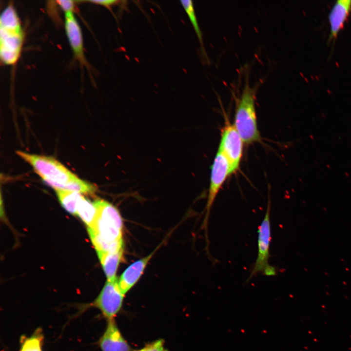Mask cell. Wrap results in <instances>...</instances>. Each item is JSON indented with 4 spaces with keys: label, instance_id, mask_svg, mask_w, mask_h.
<instances>
[{
    "label": "cell",
    "instance_id": "obj_1",
    "mask_svg": "<svg viewBox=\"0 0 351 351\" xmlns=\"http://www.w3.org/2000/svg\"><path fill=\"white\" fill-rule=\"evenodd\" d=\"M94 203L97 210V217L88 230L97 252L113 253L123 249L122 221L119 213L104 200L98 199Z\"/></svg>",
    "mask_w": 351,
    "mask_h": 351
},
{
    "label": "cell",
    "instance_id": "obj_20",
    "mask_svg": "<svg viewBox=\"0 0 351 351\" xmlns=\"http://www.w3.org/2000/svg\"><path fill=\"white\" fill-rule=\"evenodd\" d=\"M124 1H121V0H90L89 2H91L93 3L96 4L98 5H100L103 6H104L106 8L110 9L114 6H116L117 5H120L122 4V2H123Z\"/></svg>",
    "mask_w": 351,
    "mask_h": 351
},
{
    "label": "cell",
    "instance_id": "obj_3",
    "mask_svg": "<svg viewBox=\"0 0 351 351\" xmlns=\"http://www.w3.org/2000/svg\"><path fill=\"white\" fill-rule=\"evenodd\" d=\"M258 85L252 86L246 77L240 97L236 101L234 125L244 144L250 145L261 141L255 110Z\"/></svg>",
    "mask_w": 351,
    "mask_h": 351
},
{
    "label": "cell",
    "instance_id": "obj_19",
    "mask_svg": "<svg viewBox=\"0 0 351 351\" xmlns=\"http://www.w3.org/2000/svg\"><path fill=\"white\" fill-rule=\"evenodd\" d=\"M57 2L64 12V14L74 13L75 9L74 1L61 0H57Z\"/></svg>",
    "mask_w": 351,
    "mask_h": 351
},
{
    "label": "cell",
    "instance_id": "obj_16",
    "mask_svg": "<svg viewBox=\"0 0 351 351\" xmlns=\"http://www.w3.org/2000/svg\"><path fill=\"white\" fill-rule=\"evenodd\" d=\"M59 201L62 206L73 214H77L78 206L83 196L80 193L64 190H56Z\"/></svg>",
    "mask_w": 351,
    "mask_h": 351
},
{
    "label": "cell",
    "instance_id": "obj_18",
    "mask_svg": "<svg viewBox=\"0 0 351 351\" xmlns=\"http://www.w3.org/2000/svg\"><path fill=\"white\" fill-rule=\"evenodd\" d=\"M136 351H168L163 339H158Z\"/></svg>",
    "mask_w": 351,
    "mask_h": 351
},
{
    "label": "cell",
    "instance_id": "obj_8",
    "mask_svg": "<svg viewBox=\"0 0 351 351\" xmlns=\"http://www.w3.org/2000/svg\"><path fill=\"white\" fill-rule=\"evenodd\" d=\"M230 175L231 172L229 162L224 155L218 150L211 167L210 183L204 222L206 225L214 202Z\"/></svg>",
    "mask_w": 351,
    "mask_h": 351
},
{
    "label": "cell",
    "instance_id": "obj_7",
    "mask_svg": "<svg viewBox=\"0 0 351 351\" xmlns=\"http://www.w3.org/2000/svg\"><path fill=\"white\" fill-rule=\"evenodd\" d=\"M124 296L117 279L107 280L92 305L98 309L107 320L113 319L121 309Z\"/></svg>",
    "mask_w": 351,
    "mask_h": 351
},
{
    "label": "cell",
    "instance_id": "obj_14",
    "mask_svg": "<svg viewBox=\"0 0 351 351\" xmlns=\"http://www.w3.org/2000/svg\"><path fill=\"white\" fill-rule=\"evenodd\" d=\"M180 2L185 11L195 32L199 42L202 56L207 61H208L209 59L204 45L202 33L197 21L193 2L190 0H180Z\"/></svg>",
    "mask_w": 351,
    "mask_h": 351
},
{
    "label": "cell",
    "instance_id": "obj_13",
    "mask_svg": "<svg viewBox=\"0 0 351 351\" xmlns=\"http://www.w3.org/2000/svg\"><path fill=\"white\" fill-rule=\"evenodd\" d=\"M123 249L113 252H97L107 280L117 279L116 272L120 261L122 257Z\"/></svg>",
    "mask_w": 351,
    "mask_h": 351
},
{
    "label": "cell",
    "instance_id": "obj_12",
    "mask_svg": "<svg viewBox=\"0 0 351 351\" xmlns=\"http://www.w3.org/2000/svg\"><path fill=\"white\" fill-rule=\"evenodd\" d=\"M152 256V254H151L136 261L122 273L118 280V283L121 291L124 295L138 280Z\"/></svg>",
    "mask_w": 351,
    "mask_h": 351
},
{
    "label": "cell",
    "instance_id": "obj_2",
    "mask_svg": "<svg viewBox=\"0 0 351 351\" xmlns=\"http://www.w3.org/2000/svg\"><path fill=\"white\" fill-rule=\"evenodd\" d=\"M16 154L30 164L49 186L56 190H64L83 193L86 186L66 167L55 158L17 151Z\"/></svg>",
    "mask_w": 351,
    "mask_h": 351
},
{
    "label": "cell",
    "instance_id": "obj_5",
    "mask_svg": "<svg viewBox=\"0 0 351 351\" xmlns=\"http://www.w3.org/2000/svg\"><path fill=\"white\" fill-rule=\"evenodd\" d=\"M269 199L265 216L258 228L257 256L249 279L260 273L266 275H274L276 273L275 268L269 264L271 240V202Z\"/></svg>",
    "mask_w": 351,
    "mask_h": 351
},
{
    "label": "cell",
    "instance_id": "obj_9",
    "mask_svg": "<svg viewBox=\"0 0 351 351\" xmlns=\"http://www.w3.org/2000/svg\"><path fill=\"white\" fill-rule=\"evenodd\" d=\"M65 29L75 58L83 66L88 63L84 56L83 42L80 26L74 13L65 14Z\"/></svg>",
    "mask_w": 351,
    "mask_h": 351
},
{
    "label": "cell",
    "instance_id": "obj_17",
    "mask_svg": "<svg viewBox=\"0 0 351 351\" xmlns=\"http://www.w3.org/2000/svg\"><path fill=\"white\" fill-rule=\"evenodd\" d=\"M40 335L35 334L24 341L20 351H42Z\"/></svg>",
    "mask_w": 351,
    "mask_h": 351
},
{
    "label": "cell",
    "instance_id": "obj_11",
    "mask_svg": "<svg viewBox=\"0 0 351 351\" xmlns=\"http://www.w3.org/2000/svg\"><path fill=\"white\" fill-rule=\"evenodd\" d=\"M351 12V0H338L333 5L329 14L330 33L329 40L336 39L343 28Z\"/></svg>",
    "mask_w": 351,
    "mask_h": 351
},
{
    "label": "cell",
    "instance_id": "obj_10",
    "mask_svg": "<svg viewBox=\"0 0 351 351\" xmlns=\"http://www.w3.org/2000/svg\"><path fill=\"white\" fill-rule=\"evenodd\" d=\"M101 351H131L132 349L122 336L113 319L107 320L105 330L99 340Z\"/></svg>",
    "mask_w": 351,
    "mask_h": 351
},
{
    "label": "cell",
    "instance_id": "obj_4",
    "mask_svg": "<svg viewBox=\"0 0 351 351\" xmlns=\"http://www.w3.org/2000/svg\"><path fill=\"white\" fill-rule=\"evenodd\" d=\"M23 31L13 6L10 4L0 17V58L5 64H15L20 58L23 42Z\"/></svg>",
    "mask_w": 351,
    "mask_h": 351
},
{
    "label": "cell",
    "instance_id": "obj_15",
    "mask_svg": "<svg viewBox=\"0 0 351 351\" xmlns=\"http://www.w3.org/2000/svg\"><path fill=\"white\" fill-rule=\"evenodd\" d=\"M77 214L87 225L88 228L91 227L97 215V210L94 202H91L83 196L79 202Z\"/></svg>",
    "mask_w": 351,
    "mask_h": 351
},
{
    "label": "cell",
    "instance_id": "obj_6",
    "mask_svg": "<svg viewBox=\"0 0 351 351\" xmlns=\"http://www.w3.org/2000/svg\"><path fill=\"white\" fill-rule=\"evenodd\" d=\"M243 141L234 124L225 117L224 125L221 132V138L218 150L227 159L231 174L239 169L243 156Z\"/></svg>",
    "mask_w": 351,
    "mask_h": 351
}]
</instances>
